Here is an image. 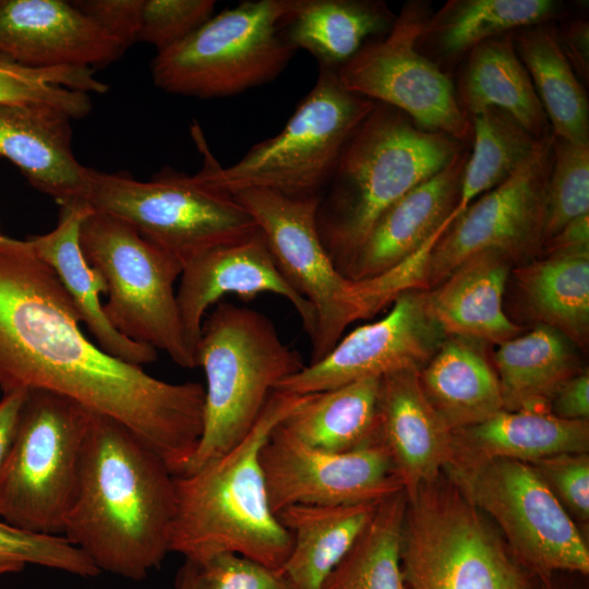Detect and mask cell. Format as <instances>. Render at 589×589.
<instances>
[{
    "label": "cell",
    "instance_id": "cell-45",
    "mask_svg": "<svg viewBox=\"0 0 589 589\" xmlns=\"http://www.w3.org/2000/svg\"><path fill=\"white\" fill-rule=\"evenodd\" d=\"M560 47L579 80L589 82V23L574 19L556 26Z\"/></svg>",
    "mask_w": 589,
    "mask_h": 589
},
{
    "label": "cell",
    "instance_id": "cell-51",
    "mask_svg": "<svg viewBox=\"0 0 589 589\" xmlns=\"http://www.w3.org/2000/svg\"><path fill=\"white\" fill-rule=\"evenodd\" d=\"M2 237H3V236H2V235H0V239H1Z\"/></svg>",
    "mask_w": 589,
    "mask_h": 589
},
{
    "label": "cell",
    "instance_id": "cell-19",
    "mask_svg": "<svg viewBox=\"0 0 589 589\" xmlns=\"http://www.w3.org/2000/svg\"><path fill=\"white\" fill-rule=\"evenodd\" d=\"M124 50L92 17L61 0H0V58L29 68H92Z\"/></svg>",
    "mask_w": 589,
    "mask_h": 589
},
{
    "label": "cell",
    "instance_id": "cell-7",
    "mask_svg": "<svg viewBox=\"0 0 589 589\" xmlns=\"http://www.w3.org/2000/svg\"><path fill=\"white\" fill-rule=\"evenodd\" d=\"M401 569L406 589H534L502 534L443 472L407 497Z\"/></svg>",
    "mask_w": 589,
    "mask_h": 589
},
{
    "label": "cell",
    "instance_id": "cell-16",
    "mask_svg": "<svg viewBox=\"0 0 589 589\" xmlns=\"http://www.w3.org/2000/svg\"><path fill=\"white\" fill-rule=\"evenodd\" d=\"M275 515L297 504L348 505L378 502L402 490L380 440L348 453L306 446L280 423L260 453Z\"/></svg>",
    "mask_w": 589,
    "mask_h": 589
},
{
    "label": "cell",
    "instance_id": "cell-30",
    "mask_svg": "<svg viewBox=\"0 0 589 589\" xmlns=\"http://www.w3.org/2000/svg\"><path fill=\"white\" fill-rule=\"evenodd\" d=\"M576 349L564 334L542 324L498 345L494 363L504 410L549 411L560 386L582 370Z\"/></svg>",
    "mask_w": 589,
    "mask_h": 589
},
{
    "label": "cell",
    "instance_id": "cell-3",
    "mask_svg": "<svg viewBox=\"0 0 589 589\" xmlns=\"http://www.w3.org/2000/svg\"><path fill=\"white\" fill-rule=\"evenodd\" d=\"M310 395L274 390L237 446L192 472L175 476L170 552L195 564L235 553L271 568L283 567L292 540L271 508L260 453L273 430Z\"/></svg>",
    "mask_w": 589,
    "mask_h": 589
},
{
    "label": "cell",
    "instance_id": "cell-47",
    "mask_svg": "<svg viewBox=\"0 0 589 589\" xmlns=\"http://www.w3.org/2000/svg\"><path fill=\"white\" fill-rule=\"evenodd\" d=\"M589 248V214L581 215L564 226L541 248L544 255Z\"/></svg>",
    "mask_w": 589,
    "mask_h": 589
},
{
    "label": "cell",
    "instance_id": "cell-40",
    "mask_svg": "<svg viewBox=\"0 0 589 589\" xmlns=\"http://www.w3.org/2000/svg\"><path fill=\"white\" fill-rule=\"evenodd\" d=\"M214 0H144L139 40L163 51L213 16Z\"/></svg>",
    "mask_w": 589,
    "mask_h": 589
},
{
    "label": "cell",
    "instance_id": "cell-2",
    "mask_svg": "<svg viewBox=\"0 0 589 589\" xmlns=\"http://www.w3.org/2000/svg\"><path fill=\"white\" fill-rule=\"evenodd\" d=\"M175 476L131 430L93 412L64 536L101 572L143 580L170 552Z\"/></svg>",
    "mask_w": 589,
    "mask_h": 589
},
{
    "label": "cell",
    "instance_id": "cell-41",
    "mask_svg": "<svg viewBox=\"0 0 589 589\" xmlns=\"http://www.w3.org/2000/svg\"><path fill=\"white\" fill-rule=\"evenodd\" d=\"M194 589H293L280 569L235 553L195 564Z\"/></svg>",
    "mask_w": 589,
    "mask_h": 589
},
{
    "label": "cell",
    "instance_id": "cell-15",
    "mask_svg": "<svg viewBox=\"0 0 589 589\" xmlns=\"http://www.w3.org/2000/svg\"><path fill=\"white\" fill-rule=\"evenodd\" d=\"M552 134L497 187L471 203L430 251L425 289L442 283L470 256L496 250L514 261L541 251Z\"/></svg>",
    "mask_w": 589,
    "mask_h": 589
},
{
    "label": "cell",
    "instance_id": "cell-46",
    "mask_svg": "<svg viewBox=\"0 0 589 589\" xmlns=\"http://www.w3.org/2000/svg\"><path fill=\"white\" fill-rule=\"evenodd\" d=\"M27 389L4 393L0 399V470L12 448Z\"/></svg>",
    "mask_w": 589,
    "mask_h": 589
},
{
    "label": "cell",
    "instance_id": "cell-12",
    "mask_svg": "<svg viewBox=\"0 0 589 589\" xmlns=\"http://www.w3.org/2000/svg\"><path fill=\"white\" fill-rule=\"evenodd\" d=\"M443 473L496 522L517 560L544 585L555 572L588 575L589 550L584 537L529 464L454 458Z\"/></svg>",
    "mask_w": 589,
    "mask_h": 589
},
{
    "label": "cell",
    "instance_id": "cell-14",
    "mask_svg": "<svg viewBox=\"0 0 589 589\" xmlns=\"http://www.w3.org/2000/svg\"><path fill=\"white\" fill-rule=\"evenodd\" d=\"M231 195L253 217L285 278L314 309L316 333L310 363L316 362L358 320L353 280L338 269L320 237L316 213L321 196L293 199L263 189Z\"/></svg>",
    "mask_w": 589,
    "mask_h": 589
},
{
    "label": "cell",
    "instance_id": "cell-1",
    "mask_svg": "<svg viewBox=\"0 0 589 589\" xmlns=\"http://www.w3.org/2000/svg\"><path fill=\"white\" fill-rule=\"evenodd\" d=\"M55 272L27 240L0 239V388L44 389L131 430L181 474L203 432L204 386L169 383L112 357L80 328Z\"/></svg>",
    "mask_w": 589,
    "mask_h": 589
},
{
    "label": "cell",
    "instance_id": "cell-11",
    "mask_svg": "<svg viewBox=\"0 0 589 589\" xmlns=\"http://www.w3.org/2000/svg\"><path fill=\"white\" fill-rule=\"evenodd\" d=\"M86 203L123 220L143 238L178 259L192 257L259 230L231 194L194 176L164 170L148 181L89 169Z\"/></svg>",
    "mask_w": 589,
    "mask_h": 589
},
{
    "label": "cell",
    "instance_id": "cell-31",
    "mask_svg": "<svg viewBox=\"0 0 589 589\" xmlns=\"http://www.w3.org/2000/svg\"><path fill=\"white\" fill-rule=\"evenodd\" d=\"M387 4L375 0H302L286 24V37L320 67L337 70L395 21Z\"/></svg>",
    "mask_w": 589,
    "mask_h": 589
},
{
    "label": "cell",
    "instance_id": "cell-39",
    "mask_svg": "<svg viewBox=\"0 0 589 589\" xmlns=\"http://www.w3.org/2000/svg\"><path fill=\"white\" fill-rule=\"evenodd\" d=\"M0 561L34 564L80 577H96L100 570L64 536L34 533L0 519Z\"/></svg>",
    "mask_w": 589,
    "mask_h": 589
},
{
    "label": "cell",
    "instance_id": "cell-29",
    "mask_svg": "<svg viewBox=\"0 0 589 589\" xmlns=\"http://www.w3.org/2000/svg\"><path fill=\"white\" fill-rule=\"evenodd\" d=\"M380 502V501H378ZM378 502L288 506L277 513L292 546L280 568L293 589H322L371 519Z\"/></svg>",
    "mask_w": 589,
    "mask_h": 589
},
{
    "label": "cell",
    "instance_id": "cell-21",
    "mask_svg": "<svg viewBox=\"0 0 589 589\" xmlns=\"http://www.w3.org/2000/svg\"><path fill=\"white\" fill-rule=\"evenodd\" d=\"M419 370L381 377L378 437L407 497L435 480L454 457L453 431L426 399Z\"/></svg>",
    "mask_w": 589,
    "mask_h": 589
},
{
    "label": "cell",
    "instance_id": "cell-26",
    "mask_svg": "<svg viewBox=\"0 0 589 589\" xmlns=\"http://www.w3.org/2000/svg\"><path fill=\"white\" fill-rule=\"evenodd\" d=\"M483 345L471 338L446 336L418 372L426 399L452 431L504 410L498 377Z\"/></svg>",
    "mask_w": 589,
    "mask_h": 589
},
{
    "label": "cell",
    "instance_id": "cell-50",
    "mask_svg": "<svg viewBox=\"0 0 589 589\" xmlns=\"http://www.w3.org/2000/svg\"><path fill=\"white\" fill-rule=\"evenodd\" d=\"M543 589H552L551 585H542Z\"/></svg>",
    "mask_w": 589,
    "mask_h": 589
},
{
    "label": "cell",
    "instance_id": "cell-22",
    "mask_svg": "<svg viewBox=\"0 0 589 589\" xmlns=\"http://www.w3.org/2000/svg\"><path fill=\"white\" fill-rule=\"evenodd\" d=\"M70 117L46 106L0 104V157L60 206L86 202L89 169L71 148Z\"/></svg>",
    "mask_w": 589,
    "mask_h": 589
},
{
    "label": "cell",
    "instance_id": "cell-10",
    "mask_svg": "<svg viewBox=\"0 0 589 589\" xmlns=\"http://www.w3.org/2000/svg\"><path fill=\"white\" fill-rule=\"evenodd\" d=\"M87 262L104 277L110 324L127 338L165 351L182 368L196 366L177 304L181 262L113 216L95 212L81 226Z\"/></svg>",
    "mask_w": 589,
    "mask_h": 589
},
{
    "label": "cell",
    "instance_id": "cell-5",
    "mask_svg": "<svg viewBox=\"0 0 589 589\" xmlns=\"http://www.w3.org/2000/svg\"><path fill=\"white\" fill-rule=\"evenodd\" d=\"M194 357L206 377L203 432L182 474L237 446L276 386L305 365L268 317L228 302H218L203 321Z\"/></svg>",
    "mask_w": 589,
    "mask_h": 589
},
{
    "label": "cell",
    "instance_id": "cell-13",
    "mask_svg": "<svg viewBox=\"0 0 589 589\" xmlns=\"http://www.w3.org/2000/svg\"><path fill=\"white\" fill-rule=\"evenodd\" d=\"M431 13L428 1L406 2L390 29L364 44L336 70L337 76L352 94L400 110L423 130L468 144L472 124L457 103L452 80L417 48Z\"/></svg>",
    "mask_w": 589,
    "mask_h": 589
},
{
    "label": "cell",
    "instance_id": "cell-9",
    "mask_svg": "<svg viewBox=\"0 0 589 589\" xmlns=\"http://www.w3.org/2000/svg\"><path fill=\"white\" fill-rule=\"evenodd\" d=\"M93 412L62 395L27 389L0 470V519L29 532L62 536Z\"/></svg>",
    "mask_w": 589,
    "mask_h": 589
},
{
    "label": "cell",
    "instance_id": "cell-28",
    "mask_svg": "<svg viewBox=\"0 0 589 589\" xmlns=\"http://www.w3.org/2000/svg\"><path fill=\"white\" fill-rule=\"evenodd\" d=\"M453 438V459L506 458L531 464L558 454L588 453L589 421L565 420L549 411L502 410L483 422L454 430Z\"/></svg>",
    "mask_w": 589,
    "mask_h": 589
},
{
    "label": "cell",
    "instance_id": "cell-32",
    "mask_svg": "<svg viewBox=\"0 0 589 589\" xmlns=\"http://www.w3.org/2000/svg\"><path fill=\"white\" fill-rule=\"evenodd\" d=\"M381 378L359 380L311 394L280 425L294 438L328 453H348L378 437Z\"/></svg>",
    "mask_w": 589,
    "mask_h": 589
},
{
    "label": "cell",
    "instance_id": "cell-8",
    "mask_svg": "<svg viewBox=\"0 0 589 589\" xmlns=\"http://www.w3.org/2000/svg\"><path fill=\"white\" fill-rule=\"evenodd\" d=\"M302 0L242 1L212 16L152 62L154 84L171 94L214 98L274 80L296 48L286 24Z\"/></svg>",
    "mask_w": 589,
    "mask_h": 589
},
{
    "label": "cell",
    "instance_id": "cell-6",
    "mask_svg": "<svg viewBox=\"0 0 589 589\" xmlns=\"http://www.w3.org/2000/svg\"><path fill=\"white\" fill-rule=\"evenodd\" d=\"M374 105L347 91L335 69L320 67L315 85L284 129L253 145L230 167L215 160L195 127L193 136L204 156V167L195 176L229 194L263 189L293 199L321 196L347 141Z\"/></svg>",
    "mask_w": 589,
    "mask_h": 589
},
{
    "label": "cell",
    "instance_id": "cell-34",
    "mask_svg": "<svg viewBox=\"0 0 589 589\" xmlns=\"http://www.w3.org/2000/svg\"><path fill=\"white\" fill-rule=\"evenodd\" d=\"M531 316L569 338L589 339V248L545 255L514 271Z\"/></svg>",
    "mask_w": 589,
    "mask_h": 589
},
{
    "label": "cell",
    "instance_id": "cell-36",
    "mask_svg": "<svg viewBox=\"0 0 589 589\" xmlns=\"http://www.w3.org/2000/svg\"><path fill=\"white\" fill-rule=\"evenodd\" d=\"M470 121L472 149L462 172L458 201L452 212L454 220L476 197L510 177L540 142L508 113L495 107L480 111Z\"/></svg>",
    "mask_w": 589,
    "mask_h": 589
},
{
    "label": "cell",
    "instance_id": "cell-44",
    "mask_svg": "<svg viewBox=\"0 0 589 589\" xmlns=\"http://www.w3.org/2000/svg\"><path fill=\"white\" fill-rule=\"evenodd\" d=\"M549 411L565 420L589 419V372H580L564 382L553 396Z\"/></svg>",
    "mask_w": 589,
    "mask_h": 589
},
{
    "label": "cell",
    "instance_id": "cell-43",
    "mask_svg": "<svg viewBox=\"0 0 589 589\" xmlns=\"http://www.w3.org/2000/svg\"><path fill=\"white\" fill-rule=\"evenodd\" d=\"M72 3L92 17L123 50L139 40L144 0H86Z\"/></svg>",
    "mask_w": 589,
    "mask_h": 589
},
{
    "label": "cell",
    "instance_id": "cell-4",
    "mask_svg": "<svg viewBox=\"0 0 589 589\" xmlns=\"http://www.w3.org/2000/svg\"><path fill=\"white\" fill-rule=\"evenodd\" d=\"M465 144L418 127L400 110L375 103L347 141L318 203L316 221L329 256L342 268L381 215L445 168Z\"/></svg>",
    "mask_w": 589,
    "mask_h": 589
},
{
    "label": "cell",
    "instance_id": "cell-38",
    "mask_svg": "<svg viewBox=\"0 0 589 589\" xmlns=\"http://www.w3.org/2000/svg\"><path fill=\"white\" fill-rule=\"evenodd\" d=\"M542 245L573 219L589 214V146L552 135Z\"/></svg>",
    "mask_w": 589,
    "mask_h": 589
},
{
    "label": "cell",
    "instance_id": "cell-35",
    "mask_svg": "<svg viewBox=\"0 0 589 589\" xmlns=\"http://www.w3.org/2000/svg\"><path fill=\"white\" fill-rule=\"evenodd\" d=\"M406 505L404 490L381 500L322 589H406L401 569Z\"/></svg>",
    "mask_w": 589,
    "mask_h": 589
},
{
    "label": "cell",
    "instance_id": "cell-25",
    "mask_svg": "<svg viewBox=\"0 0 589 589\" xmlns=\"http://www.w3.org/2000/svg\"><path fill=\"white\" fill-rule=\"evenodd\" d=\"M562 8L555 0H449L431 13L417 48L445 72L493 37L553 22Z\"/></svg>",
    "mask_w": 589,
    "mask_h": 589
},
{
    "label": "cell",
    "instance_id": "cell-49",
    "mask_svg": "<svg viewBox=\"0 0 589 589\" xmlns=\"http://www.w3.org/2000/svg\"><path fill=\"white\" fill-rule=\"evenodd\" d=\"M24 566V564L19 562L0 561V575L21 572Z\"/></svg>",
    "mask_w": 589,
    "mask_h": 589
},
{
    "label": "cell",
    "instance_id": "cell-20",
    "mask_svg": "<svg viewBox=\"0 0 589 589\" xmlns=\"http://www.w3.org/2000/svg\"><path fill=\"white\" fill-rule=\"evenodd\" d=\"M468 156L465 147L445 168L389 206L342 274L351 280L378 276L416 253L440 229L450 227Z\"/></svg>",
    "mask_w": 589,
    "mask_h": 589
},
{
    "label": "cell",
    "instance_id": "cell-37",
    "mask_svg": "<svg viewBox=\"0 0 589 589\" xmlns=\"http://www.w3.org/2000/svg\"><path fill=\"white\" fill-rule=\"evenodd\" d=\"M107 91L92 68L38 69L0 58V104L46 106L81 119L92 109L88 93Z\"/></svg>",
    "mask_w": 589,
    "mask_h": 589
},
{
    "label": "cell",
    "instance_id": "cell-48",
    "mask_svg": "<svg viewBox=\"0 0 589 589\" xmlns=\"http://www.w3.org/2000/svg\"><path fill=\"white\" fill-rule=\"evenodd\" d=\"M196 567L194 563L184 561L176 578V589H194Z\"/></svg>",
    "mask_w": 589,
    "mask_h": 589
},
{
    "label": "cell",
    "instance_id": "cell-33",
    "mask_svg": "<svg viewBox=\"0 0 589 589\" xmlns=\"http://www.w3.org/2000/svg\"><path fill=\"white\" fill-rule=\"evenodd\" d=\"M515 50L529 73L552 135L589 146L586 91L564 56L554 22L514 32Z\"/></svg>",
    "mask_w": 589,
    "mask_h": 589
},
{
    "label": "cell",
    "instance_id": "cell-17",
    "mask_svg": "<svg viewBox=\"0 0 589 589\" xmlns=\"http://www.w3.org/2000/svg\"><path fill=\"white\" fill-rule=\"evenodd\" d=\"M445 337L428 311L425 290H407L395 298L384 317L350 332L275 390L310 395L401 370H421Z\"/></svg>",
    "mask_w": 589,
    "mask_h": 589
},
{
    "label": "cell",
    "instance_id": "cell-27",
    "mask_svg": "<svg viewBox=\"0 0 589 589\" xmlns=\"http://www.w3.org/2000/svg\"><path fill=\"white\" fill-rule=\"evenodd\" d=\"M513 36L514 32L493 37L466 56L456 99L469 119L495 107L541 140L552 134L551 127Z\"/></svg>",
    "mask_w": 589,
    "mask_h": 589
},
{
    "label": "cell",
    "instance_id": "cell-18",
    "mask_svg": "<svg viewBox=\"0 0 589 589\" xmlns=\"http://www.w3.org/2000/svg\"><path fill=\"white\" fill-rule=\"evenodd\" d=\"M180 278L177 304L193 353L207 309L227 294L243 299L264 292L280 296L296 309L311 341L315 337L314 309L285 278L260 230L192 257L183 264Z\"/></svg>",
    "mask_w": 589,
    "mask_h": 589
},
{
    "label": "cell",
    "instance_id": "cell-42",
    "mask_svg": "<svg viewBox=\"0 0 589 589\" xmlns=\"http://www.w3.org/2000/svg\"><path fill=\"white\" fill-rule=\"evenodd\" d=\"M563 507L582 522L589 519V455L568 453L529 464Z\"/></svg>",
    "mask_w": 589,
    "mask_h": 589
},
{
    "label": "cell",
    "instance_id": "cell-23",
    "mask_svg": "<svg viewBox=\"0 0 589 589\" xmlns=\"http://www.w3.org/2000/svg\"><path fill=\"white\" fill-rule=\"evenodd\" d=\"M91 212L86 202L62 205L51 231L26 240L36 256L55 272L100 349L135 365L152 363L157 350L120 334L104 313L100 294L107 293L106 281L87 262L80 243L81 226Z\"/></svg>",
    "mask_w": 589,
    "mask_h": 589
},
{
    "label": "cell",
    "instance_id": "cell-24",
    "mask_svg": "<svg viewBox=\"0 0 589 589\" xmlns=\"http://www.w3.org/2000/svg\"><path fill=\"white\" fill-rule=\"evenodd\" d=\"M515 261L488 250L464 261L442 283L425 290L426 308L446 336L497 346L518 336L521 326L504 312L503 296Z\"/></svg>",
    "mask_w": 589,
    "mask_h": 589
}]
</instances>
